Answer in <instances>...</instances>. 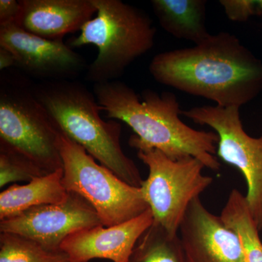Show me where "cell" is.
<instances>
[{"label":"cell","instance_id":"1","mask_svg":"<svg viewBox=\"0 0 262 262\" xmlns=\"http://www.w3.org/2000/svg\"><path fill=\"white\" fill-rule=\"evenodd\" d=\"M149 70L159 83L221 107L241 108L262 91V62L229 32L211 34L192 48L159 53Z\"/></svg>","mask_w":262,"mask_h":262},{"label":"cell","instance_id":"2","mask_svg":"<svg viewBox=\"0 0 262 262\" xmlns=\"http://www.w3.org/2000/svg\"><path fill=\"white\" fill-rule=\"evenodd\" d=\"M93 92L107 118L125 122L135 133L129 139L131 147L137 151L160 150L175 160L192 157L207 168L220 170L215 157L218 135L195 130L182 122L175 94L144 90L139 96L118 80L94 84Z\"/></svg>","mask_w":262,"mask_h":262},{"label":"cell","instance_id":"3","mask_svg":"<svg viewBox=\"0 0 262 262\" xmlns=\"http://www.w3.org/2000/svg\"><path fill=\"white\" fill-rule=\"evenodd\" d=\"M33 91L58 130L122 181L141 187L140 171L122 150L121 125L103 120L94 92L67 80L47 81Z\"/></svg>","mask_w":262,"mask_h":262},{"label":"cell","instance_id":"4","mask_svg":"<svg viewBox=\"0 0 262 262\" xmlns=\"http://www.w3.org/2000/svg\"><path fill=\"white\" fill-rule=\"evenodd\" d=\"M96 17L84 24L70 47L93 45L96 59L88 68L87 79L94 84L117 80L125 69L155 44L156 28L144 10L121 0H93Z\"/></svg>","mask_w":262,"mask_h":262},{"label":"cell","instance_id":"5","mask_svg":"<svg viewBox=\"0 0 262 262\" xmlns=\"http://www.w3.org/2000/svg\"><path fill=\"white\" fill-rule=\"evenodd\" d=\"M58 149L63 162V187L94 208L104 227L120 225L149 208L140 187L131 186L60 132Z\"/></svg>","mask_w":262,"mask_h":262},{"label":"cell","instance_id":"6","mask_svg":"<svg viewBox=\"0 0 262 262\" xmlns=\"http://www.w3.org/2000/svg\"><path fill=\"white\" fill-rule=\"evenodd\" d=\"M60 132L33 88L1 79L0 145L18 151L51 173L63 168Z\"/></svg>","mask_w":262,"mask_h":262},{"label":"cell","instance_id":"7","mask_svg":"<svg viewBox=\"0 0 262 262\" xmlns=\"http://www.w3.org/2000/svg\"><path fill=\"white\" fill-rule=\"evenodd\" d=\"M137 156L149 169L140 188L153 223L177 235L188 207L211 185L213 177L203 175L206 167L192 157L172 160L158 149L138 150Z\"/></svg>","mask_w":262,"mask_h":262},{"label":"cell","instance_id":"8","mask_svg":"<svg viewBox=\"0 0 262 262\" xmlns=\"http://www.w3.org/2000/svg\"><path fill=\"white\" fill-rule=\"evenodd\" d=\"M239 108L195 106L181 115L194 123L211 127L219 136L216 154L226 163L238 169L247 184L246 200L259 232L262 231V136L246 134Z\"/></svg>","mask_w":262,"mask_h":262},{"label":"cell","instance_id":"9","mask_svg":"<svg viewBox=\"0 0 262 262\" xmlns=\"http://www.w3.org/2000/svg\"><path fill=\"white\" fill-rule=\"evenodd\" d=\"M103 225L97 213L82 196L69 192L58 204L34 207L11 218L0 221V232L18 234L53 252L71 234Z\"/></svg>","mask_w":262,"mask_h":262},{"label":"cell","instance_id":"10","mask_svg":"<svg viewBox=\"0 0 262 262\" xmlns=\"http://www.w3.org/2000/svg\"><path fill=\"white\" fill-rule=\"evenodd\" d=\"M0 47L11 52L16 67L40 78L67 80L86 67L83 58L63 40L38 37L15 22L0 26Z\"/></svg>","mask_w":262,"mask_h":262},{"label":"cell","instance_id":"11","mask_svg":"<svg viewBox=\"0 0 262 262\" xmlns=\"http://www.w3.org/2000/svg\"><path fill=\"white\" fill-rule=\"evenodd\" d=\"M178 234L186 262H246L238 235L200 198L188 207Z\"/></svg>","mask_w":262,"mask_h":262},{"label":"cell","instance_id":"12","mask_svg":"<svg viewBox=\"0 0 262 262\" xmlns=\"http://www.w3.org/2000/svg\"><path fill=\"white\" fill-rule=\"evenodd\" d=\"M150 208L120 225H103L84 229L71 234L63 241L61 251L70 262H89L95 258L113 262H128L143 234L153 225Z\"/></svg>","mask_w":262,"mask_h":262},{"label":"cell","instance_id":"13","mask_svg":"<svg viewBox=\"0 0 262 262\" xmlns=\"http://www.w3.org/2000/svg\"><path fill=\"white\" fill-rule=\"evenodd\" d=\"M15 23L24 30L50 40H63L80 31L96 15L93 0H20Z\"/></svg>","mask_w":262,"mask_h":262},{"label":"cell","instance_id":"14","mask_svg":"<svg viewBox=\"0 0 262 262\" xmlns=\"http://www.w3.org/2000/svg\"><path fill=\"white\" fill-rule=\"evenodd\" d=\"M63 168L46 174L24 185L14 184L0 194V221L11 218L30 208L58 204L67 199L63 187Z\"/></svg>","mask_w":262,"mask_h":262},{"label":"cell","instance_id":"15","mask_svg":"<svg viewBox=\"0 0 262 262\" xmlns=\"http://www.w3.org/2000/svg\"><path fill=\"white\" fill-rule=\"evenodd\" d=\"M151 4L162 28L174 37L198 45L211 36L206 0H152Z\"/></svg>","mask_w":262,"mask_h":262},{"label":"cell","instance_id":"16","mask_svg":"<svg viewBox=\"0 0 262 262\" xmlns=\"http://www.w3.org/2000/svg\"><path fill=\"white\" fill-rule=\"evenodd\" d=\"M220 217L225 225L238 235L246 262H262L260 232L248 209L246 196L238 189L231 191Z\"/></svg>","mask_w":262,"mask_h":262},{"label":"cell","instance_id":"17","mask_svg":"<svg viewBox=\"0 0 262 262\" xmlns=\"http://www.w3.org/2000/svg\"><path fill=\"white\" fill-rule=\"evenodd\" d=\"M128 262H186L179 234L153 225L143 234Z\"/></svg>","mask_w":262,"mask_h":262},{"label":"cell","instance_id":"18","mask_svg":"<svg viewBox=\"0 0 262 262\" xmlns=\"http://www.w3.org/2000/svg\"><path fill=\"white\" fill-rule=\"evenodd\" d=\"M0 262H70L63 251L53 252L18 234H0Z\"/></svg>","mask_w":262,"mask_h":262},{"label":"cell","instance_id":"19","mask_svg":"<svg viewBox=\"0 0 262 262\" xmlns=\"http://www.w3.org/2000/svg\"><path fill=\"white\" fill-rule=\"evenodd\" d=\"M48 174L18 151L0 145V187L10 183L29 182Z\"/></svg>","mask_w":262,"mask_h":262},{"label":"cell","instance_id":"20","mask_svg":"<svg viewBox=\"0 0 262 262\" xmlns=\"http://www.w3.org/2000/svg\"><path fill=\"white\" fill-rule=\"evenodd\" d=\"M227 16L232 21H246L253 15L262 14V1L221 0Z\"/></svg>","mask_w":262,"mask_h":262},{"label":"cell","instance_id":"21","mask_svg":"<svg viewBox=\"0 0 262 262\" xmlns=\"http://www.w3.org/2000/svg\"><path fill=\"white\" fill-rule=\"evenodd\" d=\"M20 10V2L16 0H1L0 1V26L14 23Z\"/></svg>","mask_w":262,"mask_h":262},{"label":"cell","instance_id":"22","mask_svg":"<svg viewBox=\"0 0 262 262\" xmlns=\"http://www.w3.org/2000/svg\"><path fill=\"white\" fill-rule=\"evenodd\" d=\"M15 66L14 56L6 48L0 47V70L3 71Z\"/></svg>","mask_w":262,"mask_h":262}]
</instances>
